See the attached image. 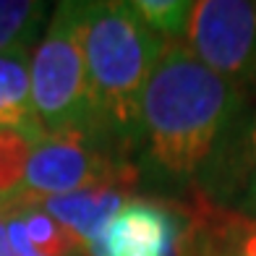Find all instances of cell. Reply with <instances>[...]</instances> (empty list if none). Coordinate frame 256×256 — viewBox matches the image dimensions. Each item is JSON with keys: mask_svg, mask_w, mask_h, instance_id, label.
I'll use <instances>...</instances> for the list:
<instances>
[{"mask_svg": "<svg viewBox=\"0 0 256 256\" xmlns=\"http://www.w3.org/2000/svg\"><path fill=\"white\" fill-rule=\"evenodd\" d=\"M10 212L21 214L32 246L42 256H86V248L81 246V240L74 232H68L48 212H42L40 206H21V209H10Z\"/></svg>", "mask_w": 256, "mask_h": 256, "instance_id": "obj_11", "label": "cell"}, {"mask_svg": "<svg viewBox=\"0 0 256 256\" xmlns=\"http://www.w3.org/2000/svg\"><path fill=\"white\" fill-rule=\"evenodd\" d=\"M0 256H14V251H10V243H8V232H6L3 217H0Z\"/></svg>", "mask_w": 256, "mask_h": 256, "instance_id": "obj_15", "label": "cell"}, {"mask_svg": "<svg viewBox=\"0 0 256 256\" xmlns=\"http://www.w3.org/2000/svg\"><path fill=\"white\" fill-rule=\"evenodd\" d=\"M48 6L37 0H0V55L26 50L37 40Z\"/></svg>", "mask_w": 256, "mask_h": 256, "instance_id": "obj_10", "label": "cell"}, {"mask_svg": "<svg viewBox=\"0 0 256 256\" xmlns=\"http://www.w3.org/2000/svg\"><path fill=\"white\" fill-rule=\"evenodd\" d=\"M29 81L32 108L44 136L89 134L100 138L84 58V3L55 8L48 32L32 52Z\"/></svg>", "mask_w": 256, "mask_h": 256, "instance_id": "obj_3", "label": "cell"}, {"mask_svg": "<svg viewBox=\"0 0 256 256\" xmlns=\"http://www.w3.org/2000/svg\"><path fill=\"white\" fill-rule=\"evenodd\" d=\"M0 131H18L34 142H40L44 136L32 108L26 50L0 55Z\"/></svg>", "mask_w": 256, "mask_h": 256, "instance_id": "obj_9", "label": "cell"}, {"mask_svg": "<svg viewBox=\"0 0 256 256\" xmlns=\"http://www.w3.org/2000/svg\"><path fill=\"white\" fill-rule=\"evenodd\" d=\"M183 44L209 71L256 92V0L194 3Z\"/></svg>", "mask_w": 256, "mask_h": 256, "instance_id": "obj_5", "label": "cell"}, {"mask_svg": "<svg viewBox=\"0 0 256 256\" xmlns=\"http://www.w3.org/2000/svg\"><path fill=\"white\" fill-rule=\"evenodd\" d=\"M251 144H254V168H251L248 183H246V188H243L236 209L240 214L256 220V112H254V123H251Z\"/></svg>", "mask_w": 256, "mask_h": 256, "instance_id": "obj_14", "label": "cell"}, {"mask_svg": "<svg viewBox=\"0 0 256 256\" xmlns=\"http://www.w3.org/2000/svg\"><path fill=\"white\" fill-rule=\"evenodd\" d=\"M186 217L180 256H256V220L202 194L178 202Z\"/></svg>", "mask_w": 256, "mask_h": 256, "instance_id": "obj_7", "label": "cell"}, {"mask_svg": "<svg viewBox=\"0 0 256 256\" xmlns=\"http://www.w3.org/2000/svg\"><path fill=\"white\" fill-rule=\"evenodd\" d=\"M251 92L168 44L142 97L138 170L220 206L240 199L254 168Z\"/></svg>", "mask_w": 256, "mask_h": 256, "instance_id": "obj_1", "label": "cell"}, {"mask_svg": "<svg viewBox=\"0 0 256 256\" xmlns=\"http://www.w3.org/2000/svg\"><path fill=\"white\" fill-rule=\"evenodd\" d=\"M168 44L131 3H84V58L100 138L131 160L138 146L142 97Z\"/></svg>", "mask_w": 256, "mask_h": 256, "instance_id": "obj_2", "label": "cell"}, {"mask_svg": "<svg viewBox=\"0 0 256 256\" xmlns=\"http://www.w3.org/2000/svg\"><path fill=\"white\" fill-rule=\"evenodd\" d=\"M128 199H131V191L118 188V186H102V188L76 191L66 196H50L34 206L48 212L55 222L74 232L81 240V246L89 248L102 236L110 220L126 206Z\"/></svg>", "mask_w": 256, "mask_h": 256, "instance_id": "obj_8", "label": "cell"}, {"mask_svg": "<svg viewBox=\"0 0 256 256\" xmlns=\"http://www.w3.org/2000/svg\"><path fill=\"white\" fill-rule=\"evenodd\" d=\"M138 18L152 29L165 44H183L191 21V6L186 0H134Z\"/></svg>", "mask_w": 256, "mask_h": 256, "instance_id": "obj_12", "label": "cell"}, {"mask_svg": "<svg viewBox=\"0 0 256 256\" xmlns=\"http://www.w3.org/2000/svg\"><path fill=\"white\" fill-rule=\"evenodd\" d=\"M34 144V138L18 131H0V199H8L21 188Z\"/></svg>", "mask_w": 256, "mask_h": 256, "instance_id": "obj_13", "label": "cell"}, {"mask_svg": "<svg viewBox=\"0 0 256 256\" xmlns=\"http://www.w3.org/2000/svg\"><path fill=\"white\" fill-rule=\"evenodd\" d=\"M138 178V165L115 154L100 138L89 134H50L34 144L24 183L14 196L0 199V212L102 186H118L128 191Z\"/></svg>", "mask_w": 256, "mask_h": 256, "instance_id": "obj_4", "label": "cell"}, {"mask_svg": "<svg viewBox=\"0 0 256 256\" xmlns=\"http://www.w3.org/2000/svg\"><path fill=\"white\" fill-rule=\"evenodd\" d=\"M186 217L176 199H128L86 256H180Z\"/></svg>", "mask_w": 256, "mask_h": 256, "instance_id": "obj_6", "label": "cell"}]
</instances>
